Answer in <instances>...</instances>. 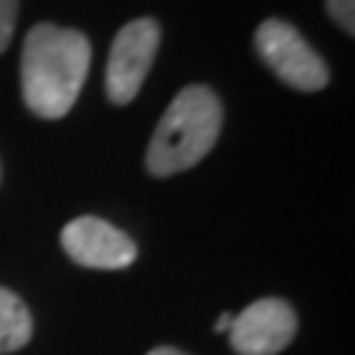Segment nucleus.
<instances>
[{
  "mask_svg": "<svg viewBox=\"0 0 355 355\" xmlns=\"http://www.w3.org/2000/svg\"><path fill=\"white\" fill-rule=\"evenodd\" d=\"M92 44L80 30L60 24L30 27L21 48V95L33 116L62 119L80 98Z\"/></svg>",
  "mask_w": 355,
  "mask_h": 355,
  "instance_id": "obj_1",
  "label": "nucleus"
},
{
  "mask_svg": "<svg viewBox=\"0 0 355 355\" xmlns=\"http://www.w3.org/2000/svg\"><path fill=\"white\" fill-rule=\"evenodd\" d=\"M222 133V101L205 83H190L172 98L160 125L154 128L146 169L154 178H172L198 166Z\"/></svg>",
  "mask_w": 355,
  "mask_h": 355,
  "instance_id": "obj_2",
  "label": "nucleus"
},
{
  "mask_svg": "<svg viewBox=\"0 0 355 355\" xmlns=\"http://www.w3.org/2000/svg\"><path fill=\"white\" fill-rule=\"evenodd\" d=\"M254 53L284 86L299 92H320L329 83L326 60L302 39V33L282 18H266L254 30Z\"/></svg>",
  "mask_w": 355,
  "mask_h": 355,
  "instance_id": "obj_3",
  "label": "nucleus"
},
{
  "mask_svg": "<svg viewBox=\"0 0 355 355\" xmlns=\"http://www.w3.org/2000/svg\"><path fill=\"white\" fill-rule=\"evenodd\" d=\"M160 51V24L154 18H133L125 24L110 48L104 89L116 107L130 104L139 95Z\"/></svg>",
  "mask_w": 355,
  "mask_h": 355,
  "instance_id": "obj_4",
  "label": "nucleus"
},
{
  "mask_svg": "<svg viewBox=\"0 0 355 355\" xmlns=\"http://www.w3.org/2000/svg\"><path fill=\"white\" fill-rule=\"evenodd\" d=\"M296 329V311L279 296H263L234 314L228 338L237 355H279L291 347Z\"/></svg>",
  "mask_w": 355,
  "mask_h": 355,
  "instance_id": "obj_5",
  "label": "nucleus"
},
{
  "mask_svg": "<svg viewBox=\"0 0 355 355\" xmlns=\"http://www.w3.org/2000/svg\"><path fill=\"white\" fill-rule=\"evenodd\" d=\"M65 254L86 270H125L137 261V243L101 216H77L62 228Z\"/></svg>",
  "mask_w": 355,
  "mask_h": 355,
  "instance_id": "obj_6",
  "label": "nucleus"
},
{
  "mask_svg": "<svg viewBox=\"0 0 355 355\" xmlns=\"http://www.w3.org/2000/svg\"><path fill=\"white\" fill-rule=\"evenodd\" d=\"M33 338V314L18 293L0 287V355L18 352Z\"/></svg>",
  "mask_w": 355,
  "mask_h": 355,
  "instance_id": "obj_7",
  "label": "nucleus"
},
{
  "mask_svg": "<svg viewBox=\"0 0 355 355\" xmlns=\"http://www.w3.org/2000/svg\"><path fill=\"white\" fill-rule=\"evenodd\" d=\"M326 9L331 21L343 30V33H355V0H326Z\"/></svg>",
  "mask_w": 355,
  "mask_h": 355,
  "instance_id": "obj_8",
  "label": "nucleus"
},
{
  "mask_svg": "<svg viewBox=\"0 0 355 355\" xmlns=\"http://www.w3.org/2000/svg\"><path fill=\"white\" fill-rule=\"evenodd\" d=\"M18 18V0H0V53L9 48Z\"/></svg>",
  "mask_w": 355,
  "mask_h": 355,
  "instance_id": "obj_9",
  "label": "nucleus"
},
{
  "mask_svg": "<svg viewBox=\"0 0 355 355\" xmlns=\"http://www.w3.org/2000/svg\"><path fill=\"white\" fill-rule=\"evenodd\" d=\"M231 320H234V314H219L214 329H216V331H228V329H231Z\"/></svg>",
  "mask_w": 355,
  "mask_h": 355,
  "instance_id": "obj_10",
  "label": "nucleus"
},
{
  "mask_svg": "<svg viewBox=\"0 0 355 355\" xmlns=\"http://www.w3.org/2000/svg\"><path fill=\"white\" fill-rule=\"evenodd\" d=\"M148 355H187V352H181V349H175V347H154Z\"/></svg>",
  "mask_w": 355,
  "mask_h": 355,
  "instance_id": "obj_11",
  "label": "nucleus"
}]
</instances>
